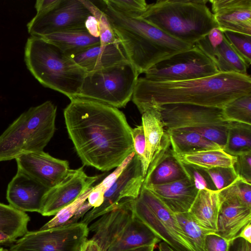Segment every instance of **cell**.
Returning a JSON list of instances; mask_svg holds the SVG:
<instances>
[{
    "label": "cell",
    "instance_id": "6da1fadb",
    "mask_svg": "<svg viewBox=\"0 0 251 251\" xmlns=\"http://www.w3.org/2000/svg\"><path fill=\"white\" fill-rule=\"evenodd\" d=\"M70 100L64 110L65 125L83 165L108 171L134 151L132 128L118 108L83 98Z\"/></svg>",
    "mask_w": 251,
    "mask_h": 251
},
{
    "label": "cell",
    "instance_id": "7a4b0ae2",
    "mask_svg": "<svg viewBox=\"0 0 251 251\" xmlns=\"http://www.w3.org/2000/svg\"><path fill=\"white\" fill-rule=\"evenodd\" d=\"M250 94V75L219 72L181 81L154 82L139 77L131 100L142 114L149 108L170 104L223 108L236 98Z\"/></svg>",
    "mask_w": 251,
    "mask_h": 251
},
{
    "label": "cell",
    "instance_id": "3957f363",
    "mask_svg": "<svg viewBox=\"0 0 251 251\" xmlns=\"http://www.w3.org/2000/svg\"><path fill=\"white\" fill-rule=\"evenodd\" d=\"M100 8L107 16L128 61L139 75L158 63L194 45L166 34L140 17L125 15L100 1Z\"/></svg>",
    "mask_w": 251,
    "mask_h": 251
},
{
    "label": "cell",
    "instance_id": "277c9868",
    "mask_svg": "<svg viewBox=\"0 0 251 251\" xmlns=\"http://www.w3.org/2000/svg\"><path fill=\"white\" fill-rule=\"evenodd\" d=\"M206 0H159L140 17L169 36L195 45L218 27Z\"/></svg>",
    "mask_w": 251,
    "mask_h": 251
},
{
    "label": "cell",
    "instance_id": "5b68a950",
    "mask_svg": "<svg viewBox=\"0 0 251 251\" xmlns=\"http://www.w3.org/2000/svg\"><path fill=\"white\" fill-rule=\"evenodd\" d=\"M24 58L29 71L43 86L70 100L76 97L87 72L57 47L31 36L25 44Z\"/></svg>",
    "mask_w": 251,
    "mask_h": 251
},
{
    "label": "cell",
    "instance_id": "8992f818",
    "mask_svg": "<svg viewBox=\"0 0 251 251\" xmlns=\"http://www.w3.org/2000/svg\"><path fill=\"white\" fill-rule=\"evenodd\" d=\"M56 110L48 100L21 114L0 135V162L43 151L55 131Z\"/></svg>",
    "mask_w": 251,
    "mask_h": 251
},
{
    "label": "cell",
    "instance_id": "52a82bcc",
    "mask_svg": "<svg viewBox=\"0 0 251 251\" xmlns=\"http://www.w3.org/2000/svg\"><path fill=\"white\" fill-rule=\"evenodd\" d=\"M166 131L196 132L223 149L228 129L234 124L224 117L222 108L188 104L158 106Z\"/></svg>",
    "mask_w": 251,
    "mask_h": 251
},
{
    "label": "cell",
    "instance_id": "ba28073f",
    "mask_svg": "<svg viewBox=\"0 0 251 251\" xmlns=\"http://www.w3.org/2000/svg\"><path fill=\"white\" fill-rule=\"evenodd\" d=\"M139 75L129 61L88 72L76 97L124 107L132 99Z\"/></svg>",
    "mask_w": 251,
    "mask_h": 251
},
{
    "label": "cell",
    "instance_id": "9c48e42d",
    "mask_svg": "<svg viewBox=\"0 0 251 251\" xmlns=\"http://www.w3.org/2000/svg\"><path fill=\"white\" fill-rule=\"evenodd\" d=\"M132 210L161 241L175 251H197L184 234L176 217L153 193L142 186Z\"/></svg>",
    "mask_w": 251,
    "mask_h": 251
},
{
    "label": "cell",
    "instance_id": "30bf717a",
    "mask_svg": "<svg viewBox=\"0 0 251 251\" xmlns=\"http://www.w3.org/2000/svg\"><path fill=\"white\" fill-rule=\"evenodd\" d=\"M219 73L213 61L197 46L180 52L155 64L144 74L154 82L189 80Z\"/></svg>",
    "mask_w": 251,
    "mask_h": 251
},
{
    "label": "cell",
    "instance_id": "8fae6325",
    "mask_svg": "<svg viewBox=\"0 0 251 251\" xmlns=\"http://www.w3.org/2000/svg\"><path fill=\"white\" fill-rule=\"evenodd\" d=\"M88 225L76 223L48 229L27 231L10 251H81L87 241Z\"/></svg>",
    "mask_w": 251,
    "mask_h": 251
},
{
    "label": "cell",
    "instance_id": "7c38bea8",
    "mask_svg": "<svg viewBox=\"0 0 251 251\" xmlns=\"http://www.w3.org/2000/svg\"><path fill=\"white\" fill-rule=\"evenodd\" d=\"M91 15L81 0H61L53 9L36 14L27 23L28 33L42 37L62 31L84 29L85 23Z\"/></svg>",
    "mask_w": 251,
    "mask_h": 251
},
{
    "label": "cell",
    "instance_id": "4fadbf2b",
    "mask_svg": "<svg viewBox=\"0 0 251 251\" xmlns=\"http://www.w3.org/2000/svg\"><path fill=\"white\" fill-rule=\"evenodd\" d=\"M144 180L141 163L135 153L120 176L105 192L102 203L88 211L80 222L88 225L122 203L136 199L139 195Z\"/></svg>",
    "mask_w": 251,
    "mask_h": 251
},
{
    "label": "cell",
    "instance_id": "5bb4252c",
    "mask_svg": "<svg viewBox=\"0 0 251 251\" xmlns=\"http://www.w3.org/2000/svg\"><path fill=\"white\" fill-rule=\"evenodd\" d=\"M100 176H88L83 167L70 169L63 179L47 191L40 212L43 216L55 215L92 186Z\"/></svg>",
    "mask_w": 251,
    "mask_h": 251
},
{
    "label": "cell",
    "instance_id": "9a60e30c",
    "mask_svg": "<svg viewBox=\"0 0 251 251\" xmlns=\"http://www.w3.org/2000/svg\"><path fill=\"white\" fill-rule=\"evenodd\" d=\"M16 160L18 170L49 188L58 184L70 170L68 161L54 158L44 151L25 153Z\"/></svg>",
    "mask_w": 251,
    "mask_h": 251
},
{
    "label": "cell",
    "instance_id": "2e32d148",
    "mask_svg": "<svg viewBox=\"0 0 251 251\" xmlns=\"http://www.w3.org/2000/svg\"><path fill=\"white\" fill-rule=\"evenodd\" d=\"M195 45L213 61L219 72L248 75L247 67L218 27L212 29Z\"/></svg>",
    "mask_w": 251,
    "mask_h": 251
},
{
    "label": "cell",
    "instance_id": "e0dca14e",
    "mask_svg": "<svg viewBox=\"0 0 251 251\" xmlns=\"http://www.w3.org/2000/svg\"><path fill=\"white\" fill-rule=\"evenodd\" d=\"M134 200L122 203L112 210L104 214L88 227L93 233L89 239L95 242L100 251H108L119 237L133 215Z\"/></svg>",
    "mask_w": 251,
    "mask_h": 251
},
{
    "label": "cell",
    "instance_id": "ac0fdd59",
    "mask_svg": "<svg viewBox=\"0 0 251 251\" xmlns=\"http://www.w3.org/2000/svg\"><path fill=\"white\" fill-rule=\"evenodd\" d=\"M49 189L17 170L8 185L6 199L9 204L18 210L40 213L43 198Z\"/></svg>",
    "mask_w": 251,
    "mask_h": 251
},
{
    "label": "cell",
    "instance_id": "d6986e66",
    "mask_svg": "<svg viewBox=\"0 0 251 251\" xmlns=\"http://www.w3.org/2000/svg\"><path fill=\"white\" fill-rule=\"evenodd\" d=\"M212 13L222 31L251 35V0H210Z\"/></svg>",
    "mask_w": 251,
    "mask_h": 251
},
{
    "label": "cell",
    "instance_id": "ffe728a7",
    "mask_svg": "<svg viewBox=\"0 0 251 251\" xmlns=\"http://www.w3.org/2000/svg\"><path fill=\"white\" fill-rule=\"evenodd\" d=\"M145 188L153 193L175 214L187 212L198 192L189 177Z\"/></svg>",
    "mask_w": 251,
    "mask_h": 251
},
{
    "label": "cell",
    "instance_id": "44dd1931",
    "mask_svg": "<svg viewBox=\"0 0 251 251\" xmlns=\"http://www.w3.org/2000/svg\"><path fill=\"white\" fill-rule=\"evenodd\" d=\"M148 166L159 158L171 147L170 137L163 125L158 107H152L142 114Z\"/></svg>",
    "mask_w": 251,
    "mask_h": 251
},
{
    "label": "cell",
    "instance_id": "7402d4cb",
    "mask_svg": "<svg viewBox=\"0 0 251 251\" xmlns=\"http://www.w3.org/2000/svg\"><path fill=\"white\" fill-rule=\"evenodd\" d=\"M70 56L87 73L128 61L119 42L100 44Z\"/></svg>",
    "mask_w": 251,
    "mask_h": 251
},
{
    "label": "cell",
    "instance_id": "603a6c76",
    "mask_svg": "<svg viewBox=\"0 0 251 251\" xmlns=\"http://www.w3.org/2000/svg\"><path fill=\"white\" fill-rule=\"evenodd\" d=\"M186 177L191 178L184 164L171 147L159 160L150 164L142 186L147 188Z\"/></svg>",
    "mask_w": 251,
    "mask_h": 251
},
{
    "label": "cell",
    "instance_id": "cb8c5ba5",
    "mask_svg": "<svg viewBox=\"0 0 251 251\" xmlns=\"http://www.w3.org/2000/svg\"><path fill=\"white\" fill-rule=\"evenodd\" d=\"M220 201L215 233L231 241L251 222V207L226 200H220Z\"/></svg>",
    "mask_w": 251,
    "mask_h": 251
},
{
    "label": "cell",
    "instance_id": "d4e9b609",
    "mask_svg": "<svg viewBox=\"0 0 251 251\" xmlns=\"http://www.w3.org/2000/svg\"><path fill=\"white\" fill-rule=\"evenodd\" d=\"M220 205L219 191L204 189L198 191L188 212L202 227L216 233Z\"/></svg>",
    "mask_w": 251,
    "mask_h": 251
},
{
    "label": "cell",
    "instance_id": "484cf974",
    "mask_svg": "<svg viewBox=\"0 0 251 251\" xmlns=\"http://www.w3.org/2000/svg\"><path fill=\"white\" fill-rule=\"evenodd\" d=\"M161 240L133 213L121 234L108 251H126L156 245Z\"/></svg>",
    "mask_w": 251,
    "mask_h": 251
},
{
    "label": "cell",
    "instance_id": "4316f807",
    "mask_svg": "<svg viewBox=\"0 0 251 251\" xmlns=\"http://www.w3.org/2000/svg\"><path fill=\"white\" fill-rule=\"evenodd\" d=\"M40 37L56 46L69 56L100 44V38L91 35L86 29L62 31Z\"/></svg>",
    "mask_w": 251,
    "mask_h": 251
},
{
    "label": "cell",
    "instance_id": "83f0119b",
    "mask_svg": "<svg viewBox=\"0 0 251 251\" xmlns=\"http://www.w3.org/2000/svg\"><path fill=\"white\" fill-rule=\"evenodd\" d=\"M177 157L185 164L204 170L232 168L236 161V156L227 153L223 149L203 150Z\"/></svg>",
    "mask_w": 251,
    "mask_h": 251
},
{
    "label": "cell",
    "instance_id": "f1b7e54d",
    "mask_svg": "<svg viewBox=\"0 0 251 251\" xmlns=\"http://www.w3.org/2000/svg\"><path fill=\"white\" fill-rule=\"evenodd\" d=\"M168 132L172 150L179 156L207 150L222 149L201 134L189 130H171Z\"/></svg>",
    "mask_w": 251,
    "mask_h": 251
},
{
    "label": "cell",
    "instance_id": "f546056e",
    "mask_svg": "<svg viewBox=\"0 0 251 251\" xmlns=\"http://www.w3.org/2000/svg\"><path fill=\"white\" fill-rule=\"evenodd\" d=\"M29 221L30 217L25 212L0 202V231L18 239L28 231Z\"/></svg>",
    "mask_w": 251,
    "mask_h": 251
},
{
    "label": "cell",
    "instance_id": "4dcf8cb0",
    "mask_svg": "<svg viewBox=\"0 0 251 251\" xmlns=\"http://www.w3.org/2000/svg\"><path fill=\"white\" fill-rule=\"evenodd\" d=\"M223 150L233 156L251 151V125L234 123L228 130Z\"/></svg>",
    "mask_w": 251,
    "mask_h": 251
},
{
    "label": "cell",
    "instance_id": "1f68e13d",
    "mask_svg": "<svg viewBox=\"0 0 251 251\" xmlns=\"http://www.w3.org/2000/svg\"><path fill=\"white\" fill-rule=\"evenodd\" d=\"M222 111L228 121L251 125V94L240 96L228 103Z\"/></svg>",
    "mask_w": 251,
    "mask_h": 251
},
{
    "label": "cell",
    "instance_id": "d6a6232c",
    "mask_svg": "<svg viewBox=\"0 0 251 251\" xmlns=\"http://www.w3.org/2000/svg\"><path fill=\"white\" fill-rule=\"evenodd\" d=\"M93 188V186L90 187L74 202L60 210L40 229H48L77 223L76 214L82 204L87 200Z\"/></svg>",
    "mask_w": 251,
    "mask_h": 251
},
{
    "label": "cell",
    "instance_id": "836d02e7",
    "mask_svg": "<svg viewBox=\"0 0 251 251\" xmlns=\"http://www.w3.org/2000/svg\"><path fill=\"white\" fill-rule=\"evenodd\" d=\"M176 215L184 234L194 248L197 251H203L205 237L212 232L200 226L188 212Z\"/></svg>",
    "mask_w": 251,
    "mask_h": 251
},
{
    "label": "cell",
    "instance_id": "e575fe53",
    "mask_svg": "<svg viewBox=\"0 0 251 251\" xmlns=\"http://www.w3.org/2000/svg\"><path fill=\"white\" fill-rule=\"evenodd\" d=\"M219 198L251 207V183L238 177L230 185L219 191Z\"/></svg>",
    "mask_w": 251,
    "mask_h": 251
},
{
    "label": "cell",
    "instance_id": "d590c367",
    "mask_svg": "<svg viewBox=\"0 0 251 251\" xmlns=\"http://www.w3.org/2000/svg\"><path fill=\"white\" fill-rule=\"evenodd\" d=\"M98 22L100 33V44L105 45L118 43L110 22L106 14L91 1L81 0Z\"/></svg>",
    "mask_w": 251,
    "mask_h": 251
},
{
    "label": "cell",
    "instance_id": "8d00e7d4",
    "mask_svg": "<svg viewBox=\"0 0 251 251\" xmlns=\"http://www.w3.org/2000/svg\"><path fill=\"white\" fill-rule=\"evenodd\" d=\"M223 32L231 48L248 68L251 64V35L229 31Z\"/></svg>",
    "mask_w": 251,
    "mask_h": 251
},
{
    "label": "cell",
    "instance_id": "74e56055",
    "mask_svg": "<svg viewBox=\"0 0 251 251\" xmlns=\"http://www.w3.org/2000/svg\"><path fill=\"white\" fill-rule=\"evenodd\" d=\"M115 10L126 16L140 17L148 9L149 4L144 0H104Z\"/></svg>",
    "mask_w": 251,
    "mask_h": 251
},
{
    "label": "cell",
    "instance_id": "f35d334b",
    "mask_svg": "<svg viewBox=\"0 0 251 251\" xmlns=\"http://www.w3.org/2000/svg\"><path fill=\"white\" fill-rule=\"evenodd\" d=\"M204 170L218 191L230 185L238 177L233 167H217Z\"/></svg>",
    "mask_w": 251,
    "mask_h": 251
},
{
    "label": "cell",
    "instance_id": "ab89813d",
    "mask_svg": "<svg viewBox=\"0 0 251 251\" xmlns=\"http://www.w3.org/2000/svg\"><path fill=\"white\" fill-rule=\"evenodd\" d=\"M131 135L133 148L141 165L142 173L145 178L149 167L146 152V140L142 125L132 128Z\"/></svg>",
    "mask_w": 251,
    "mask_h": 251
},
{
    "label": "cell",
    "instance_id": "60d3db41",
    "mask_svg": "<svg viewBox=\"0 0 251 251\" xmlns=\"http://www.w3.org/2000/svg\"><path fill=\"white\" fill-rule=\"evenodd\" d=\"M191 179L199 191L204 189L217 190L209 176L204 169L185 164Z\"/></svg>",
    "mask_w": 251,
    "mask_h": 251
},
{
    "label": "cell",
    "instance_id": "b9f144b4",
    "mask_svg": "<svg viewBox=\"0 0 251 251\" xmlns=\"http://www.w3.org/2000/svg\"><path fill=\"white\" fill-rule=\"evenodd\" d=\"M233 168L238 176L251 183V151L236 155Z\"/></svg>",
    "mask_w": 251,
    "mask_h": 251
},
{
    "label": "cell",
    "instance_id": "7bdbcfd3",
    "mask_svg": "<svg viewBox=\"0 0 251 251\" xmlns=\"http://www.w3.org/2000/svg\"><path fill=\"white\" fill-rule=\"evenodd\" d=\"M230 241L215 233H208L204 238L203 251H228Z\"/></svg>",
    "mask_w": 251,
    "mask_h": 251
},
{
    "label": "cell",
    "instance_id": "ee69618b",
    "mask_svg": "<svg viewBox=\"0 0 251 251\" xmlns=\"http://www.w3.org/2000/svg\"><path fill=\"white\" fill-rule=\"evenodd\" d=\"M61 0H37L35 4L37 13L41 14L45 13L53 9Z\"/></svg>",
    "mask_w": 251,
    "mask_h": 251
},
{
    "label": "cell",
    "instance_id": "f6af8a7d",
    "mask_svg": "<svg viewBox=\"0 0 251 251\" xmlns=\"http://www.w3.org/2000/svg\"><path fill=\"white\" fill-rule=\"evenodd\" d=\"M85 27L91 35L95 37H99L100 33L98 22L96 18L92 14L87 17L85 23Z\"/></svg>",
    "mask_w": 251,
    "mask_h": 251
},
{
    "label": "cell",
    "instance_id": "bcb514c9",
    "mask_svg": "<svg viewBox=\"0 0 251 251\" xmlns=\"http://www.w3.org/2000/svg\"><path fill=\"white\" fill-rule=\"evenodd\" d=\"M247 242L243 238H235L230 241L228 251H245Z\"/></svg>",
    "mask_w": 251,
    "mask_h": 251
},
{
    "label": "cell",
    "instance_id": "7dc6e473",
    "mask_svg": "<svg viewBox=\"0 0 251 251\" xmlns=\"http://www.w3.org/2000/svg\"><path fill=\"white\" fill-rule=\"evenodd\" d=\"M241 238L251 243V222L246 225L235 238Z\"/></svg>",
    "mask_w": 251,
    "mask_h": 251
},
{
    "label": "cell",
    "instance_id": "c3c4849f",
    "mask_svg": "<svg viewBox=\"0 0 251 251\" xmlns=\"http://www.w3.org/2000/svg\"><path fill=\"white\" fill-rule=\"evenodd\" d=\"M17 239L7 233L0 231V248L2 245L13 244Z\"/></svg>",
    "mask_w": 251,
    "mask_h": 251
},
{
    "label": "cell",
    "instance_id": "681fc988",
    "mask_svg": "<svg viewBox=\"0 0 251 251\" xmlns=\"http://www.w3.org/2000/svg\"><path fill=\"white\" fill-rule=\"evenodd\" d=\"M81 251H100L98 246L93 241L88 239Z\"/></svg>",
    "mask_w": 251,
    "mask_h": 251
},
{
    "label": "cell",
    "instance_id": "f907efd6",
    "mask_svg": "<svg viewBox=\"0 0 251 251\" xmlns=\"http://www.w3.org/2000/svg\"><path fill=\"white\" fill-rule=\"evenodd\" d=\"M159 251H175L170 246L164 242L159 244Z\"/></svg>",
    "mask_w": 251,
    "mask_h": 251
},
{
    "label": "cell",
    "instance_id": "816d5d0a",
    "mask_svg": "<svg viewBox=\"0 0 251 251\" xmlns=\"http://www.w3.org/2000/svg\"><path fill=\"white\" fill-rule=\"evenodd\" d=\"M156 245L140 247L126 251H153Z\"/></svg>",
    "mask_w": 251,
    "mask_h": 251
},
{
    "label": "cell",
    "instance_id": "f5cc1de1",
    "mask_svg": "<svg viewBox=\"0 0 251 251\" xmlns=\"http://www.w3.org/2000/svg\"><path fill=\"white\" fill-rule=\"evenodd\" d=\"M245 251H251V243L247 242Z\"/></svg>",
    "mask_w": 251,
    "mask_h": 251
},
{
    "label": "cell",
    "instance_id": "db71d44e",
    "mask_svg": "<svg viewBox=\"0 0 251 251\" xmlns=\"http://www.w3.org/2000/svg\"><path fill=\"white\" fill-rule=\"evenodd\" d=\"M0 251H10L1 247V248H0Z\"/></svg>",
    "mask_w": 251,
    "mask_h": 251
}]
</instances>
